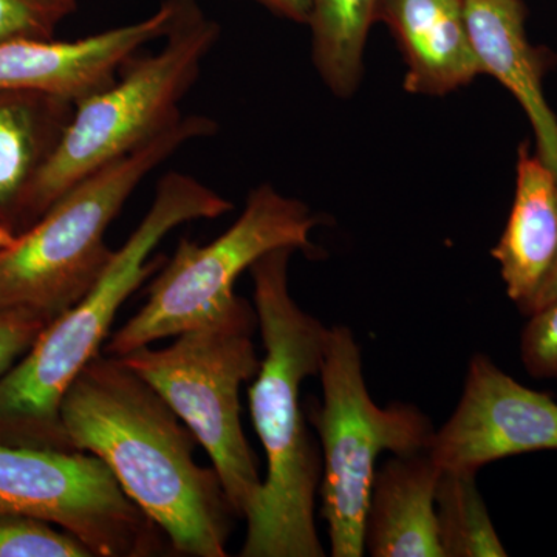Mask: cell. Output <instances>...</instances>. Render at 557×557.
Masks as SVG:
<instances>
[{
	"instance_id": "obj_7",
	"label": "cell",
	"mask_w": 557,
	"mask_h": 557,
	"mask_svg": "<svg viewBox=\"0 0 557 557\" xmlns=\"http://www.w3.org/2000/svg\"><path fill=\"white\" fill-rule=\"evenodd\" d=\"M319 379L322 399L311 405L307 420L322 446L319 496L330 552L333 557H361L376 460L383 453L406 456L428 450L435 429L417 406L391 403L381 408L373 401L361 348L344 325L330 329Z\"/></svg>"
},
{
	"instance_id": "obj_19",
	"label": "cell",
	"mask_w": 557,
	"mask_h": 557,
	"mask_svg": "<svg viewBox=\"0 0 557 557\" xmlns=\"http://www.w3.org/2000/svg\"><path fill=\"white\" fill-rule=\"evenodd\" d=\"M0 557H94L78 537L28 516H0Z\"/></svg>"
},
{
	"instance_id": "obj_10",
	"label": "cell",
	"mask_w": 557,
	"mask_h": 557,
	"mask_svg": "<svg viewBox=\"0 0 557 557\" xmlns=\"http://www.w3.org/2000/svg\"><path fill=\"white\" fill-rule=\"evenodd\" d=\"M544 450H557L555 399L474 355L456 410L431 440L432 460L440 469L478 474L502 458Z\"/></svg>"
},
{
	"instance_id": "obj_5",
	"label": "cell",
	"mask_w": 557,
	"mask_h": 557,
	"mask_svg": "<svg viewBox=\"0 0 557 557\" xmlns=\"http://www.w3.org/2000/svg\"><path fill=\"white\" fill-rule=\"evenodd\" d=\"M177 3L159 53L131 58L123 79L76 102L60 146L25 200L20 234L73 186L182 119L178 102L199 78L220 27L205 16L196 0Z\"/></svg>"
},
{
	"instance_id": "obj_17",
	"label": "cell",
	"mask_w": 557,
	"mask_h": 557,
	"mask_svg": "<svg viewBox=\"0 0 557 557\" xmlns=\"http://www.w3.org/2000/svg\"><path fill=\"white\" fill-rule=\"evenodd\" d=\"M380 0H309L313 61L338 97H350L362 76L370 27L379 21Z\"/></svg>"
},
{
	"instance_id": "obj_20",
	"label": "cell",
	"mask_w": 557,
	"mask_h": 557,
	"mask_svg": "<svg viewBox=\"0 0 557 557\" xmlns=\"http://www.w3.org/2000/svg\"><path fill=\"white\" fill-rule=\"evenodd\" d=\"M78 9V0H0V46L17 40H51Z\"/></svg>"
},
{
	"instance_id": "obj_11",
	"label": "cell",
	"mask_w": 557,
	"mask_h": 557,
	"mask_svg": "<svg viewBox=\"0 0 557 557\" xmlns=\"http://www.w3.org/2000/svg\"><path fill=\"white\" fill-rule=\"evenodd\" d=\"M177 0L146 20L72 42L17 40L0 46V89H36L78 102L115 83L116 73L174 24Z\"/></svg>"
},
{
	"instance_id": "obj_6",
	"label": "cell",
	"mask_w": 557,
	"mask_h": 557,
	"mask_svg": "<svg viewBox=\"0 0 557 557\" xmlns=\"http://www.w3.org/2000/svg\"><path fill=\"white\" fill-rule=\"evenodd\" d=\"M255 306L236 296L225 309L163 348L121 357L159 392L211 458L237 519L258 500L262 479L240 421V388L260 370Z\"/></svg>"
},
{
	"instance_id": "obj_15",
	"label": "cell",
	"mask_w": 557,
	"mask_h": 557,
	"mask_svg": "<svg viewBox=\"0 0 557 557\" xmlns=\"http://www.w3.org/2000/svg\"><path fill=\"white\" fill-rule=\"evenodd\" d=\"M493 258L508 298L525 313L557 259V177L528 141L519 146L515 201Z\"/></svg>"
},
{
	"instance_id": "obj_22",
	"label": "cell",
	"mask_w": 557,
	"mask_h": 557,
	"mask_svg": "<svg viewBox=\"0 0 557 557\" xmlns=\"http://www.w3.org/2000/svg\"><path fill=\"white\" fill-rule=\"evenodd\" d=\"M46 325L30 314L0 311V376L24 357Z\"/></svg>"
},
{
	"instance_id": "obj_2",
	"label": "cell",
	"mask_w": 557,
	"mask_h": 557,
	"mask_svg": "<svg viewBox=\"0 0 557 557\" xmlns=\"http://www.w3.org/2000/svg\"><path fill=\"white\" fill-rule=\"evenodd\" d=\"M293 248L252 263L255 309L265 357L249 387V412L267 456V475L247 520L242 557L325 556L314 520L322 457L307 428L300 386L319 375L330 329L289 295Z\"/></svg>"
},
{
	"instance_id": "obj_8",
	"label": "cell",
	"mask_w": 557,
	"mask_h": 557,
	"mask_svg": "<svg viewBox=\"0 0 557 557\" xmlns=\"http://www.w3.org/2000/svg\"><path fill=\"white\" fill-rule=\"evenodd\" d=\"M317 225L302 201L270 185L252 189L239 219L218 239L208 245L180 240L150 284L145 306L109 336L106 354L124 357L214 317L236 298L237 278L262 256L278 248L313 252L310 234Z\"/></svg>"
},
{
	"instance_id": "obj_4",
	"label": "cell",
	"mask_w": 557,
	"mask_h": 557,
	"mask_svg": "<svg viewBox=\"0 0 557 557\" xmlns=\"http://www.w3.org/2000/svg\"><path fill=\"white\" fill-rule=\"evenodd\" d=\"M215 131L207 116H182L54 201L0 249V311L30 314L49 325L78 304L104 273L113 255L106 231L143 178L186 143Z\"/></svg>"
},
{
	"instance_id": "obj_21",
	"label": "cell",
	"mask_w": 557,
	"mask_h": 557,
	"mask_svg": "<svg viewBox=\"0 0 557 557\" xmlns=\"http://www.w3.org/2000/svg\"><path fill=\"white\" fill-rule=\"evenodd\" d=\"M520 335V359L536 380L557 381V300L527 317Z\"/></svg>"
},
{
	"instance_id": "obj_25",
	"label": "cell",
	"mask_w": 557,
	"mask_h": 557,
	"mask_svg": "<svg viewBox=\"0 0 557 557\" xmlns=\"http://www.w3.org/2000/svg\"><path fill=\"white\" fill-rule=\"evenodd\" d=\"M14 239H16V234L0 226V249L9 247Z\"/></svg>"
},
{
	"instance_id": "obj_23",
	"label": "cell",
	"mask_w": 557,
	"mask_h": 557,
	"mask_svg": "<svg viewBox=\"0 0 557 557\" xmlns=\"http://www.w3.org/2000/svg\"><path fill=\"white\" fill-rule=\"evenodd\" d=\"M258 2L285 20L300 22V24H307L309 20V0H258Z\"/></svg>"
},
{
	"instance_id": "obj_12",
	"label": "cell",
	"mask_w": 557,
	"mask_h": 557,
	"mask_svg": "<svg viewBox=\"0 0 557 557\" xmlns=\"http://www.w3.org/2000/svg\"><path fill=\"white\" fill-rule=\"evenodd\" d=\"M469 36L482 73L494 76L525 110L539 159L557 177V119L545 100L542 78L547 53L531 46L522 0H463Z\"/></svg>"
},
{
	"instance_id": "obj_14",
	"label": "cell",
	"mask_w": 557,
	"mask_h": 557,
	"mask_svg": "<svg viewBox=\"0 0 557 557\" xmlns=\"http://www.w3.org/2000/svg\"><path fill=\"white\" fill-rule=\"evenodd\" d=\"M440 472L428 450L388 458L376 469L366 512L370 556L445 557L435 508Z\"/></svg>"
},
{
	"instance_id": "obj_24",
	"label": "cell",
	"mask_w": 557,
	"mask_h": 557,
	"mask_svg": "<svg viewBox=\"0 0 557 557\" xmlns=\"http://www.w3.org/2000/svg\"><path fill=\"white\" fill-rule=\"evenodd\" d=\"M557 300V259L552 271H549L547 278H545L542 287L539 288L537 295L531 300L530 306L523 317H530V314L536 313V311L544 309L549 304Z\"/></svg>"
},
{
	"instance_id": "obj_3",
	"label": "cell",
	"mask_w": 557,
	"mask_h": 557,
	"mask_svg": "<svg viewBox=\"0 0 557 557\" xmlns=\"http://www.w3.org/2000/svg\"><path fill=\"white\" fill-rule=\"evenodd\" d=\"M233 203L199 180L170 172L137 228L113 251L97 284L39 333L24 357L0 376V442L70 449L61 401L70 384L101 354L123 304L152 274L150 255L172 230L193 220L218 219Z\"/></svg>"
},
{
	"instance_id": "obj_1",
	"label": "cell",
	"mask_w": 557,
	"mask_h": 557,
	"mask_svg": "<svg viewBox=\"0 0 557 557\" xmlns=\"http://www.w3.org/2000/svg\"><path fill=\"white\" fill-rule=\"evenodd\" d=\"M70 449L104 461L121 490L190 557H225L237 518L214 468L194 460L196 435L120 358L98 355L61 401Z\"/></svg>"
},
{
	"instance_id": "obj_16",
	"label": "cell",
	"mask_w": 557,
	"mask_h": 557,
	"mask_svg": "<svg viewBox=\"0 0 557 557\" xmlns=\"http://www.w3.org/2000/svg\"><path fill=\"white\" fill-rule=\"evenodd\" d=\"M76 102L36 89H0V226L20 234L25 200L60 146Z\"/></svg>"
},
{
	"instance_id": "obj_9",
	"label": "cell",
	"mask_w": 557,
	"mask_h": 557,
	"mask_svg": "<svg viewBox=\"0 0 557 557\" xmlns=\"http://www.w3.org/2000/svg\"><path fill=\"white\" fill-rule=\"evenodd\" d=\"M5 515L53 523L98 557L156 556L171 545L104 461L81 450L0 442V516Z\"/></svg>"
},
{
	"instance_id": "obj_13",
	"label": "cell",
	"mask_w": 557,
	"mask_h": 557,
	"mask_svg": "<svg viewBox=\"0 0 557 557\" xmlns=\"http://www.w3.org/2000/svg\"><path fill=\"white\" fill-rule=\"evenodd\" d=\"M376 20L397 39L410 94L442 97L482 73L463 0H380Z\"/></svg>"
},
{
	"instance_id": "obj_18",
	"label": "cell",
	"mask_w": 557,
	"mask_h": 557,
	"mask_svg": "<svg viewBox=\"0 0 557 557\" xmlns=\"http://www.w3.org/2000/svg\"><path fill=\"white\" fill-rule=\"evenodd\" d=\"M435 508L443 556H508L475 483V472L442 469Z\"/></svg>"
}]
</instances>
